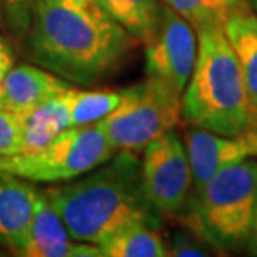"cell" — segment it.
Segmentation results:
<instances>
[{
	"instance_id": "obj_22",
	"label": "cell",
	"mask_w": 257,
	"mask_h": 257,
	"mask_svg": "<svg viewBox=\"0 0 257 257\" xmlns=\"http://www.w3.org/2000/svg\"><path fill=\"white\" fill-rule=\"evenodd\" d=\"M245 247L249 249V252L252 255H257V210L254 214V219H252V225H250V232H249V237H247V244Z\"/></svg>"
},
{
	"instance_id": "obj_24",
	"label": "cell",
	"mask_w": 257,
	"mask_h": 257,
	"mask_svg": "<svg viewBox=\"0 0 257 257\" xmlns=\"http://www.w3.org/2000/svg\"><path fill=\"white\" fill-rule=\"evenodd\" d=\"M5 52H12V50H10L7 42H5L2 37H0V54H5Z\"/></svg>"
},
{
	"instance_id": "obj_15",
	"label": "cell",
	"mask_w": 257,
	"mask_h": 257,
	"mask_svg": "<svg viewBox=\"0 0 257 257\" xmlns=\"http://www.w3.org/2000/svg\"><path fill=\"white\" fill-rule=\"evenodd\" d=\"M20 115H22L24 125L22 152L37 151L45 144H49L55 136L70 127L69 110L65 107L62 94Z\"/></svg>"
},
{
	"instance_id": "obj_25",
	"label": "cell",
	"mask_w": 257,
	"mask_h": 257,
	"mask_svg": "<svg viewBox=\"0 0 257 257\" xmlns=\"http://www.w3.org/2000/svg\"><path fill=\"white\" fill-rule=\"evenodd\" d=\"M249 4H250V7H252V10L257 14V0H249Z\"/></svg>"
},
{
	"instance_id": "obj_10",
	"label": "cell",
	"mask_w": 257,
	"mask_h": 257,
	"mask_svg": "<svg viewBox=\"0 0 257 257\" xmlns=\"http://www.w3.org/2000/svg\"><path fill=\"white\" fill-rule=\"evenodd\" d=\"M39 189L32 182L0 172V245L22 255L30 239Z\"/></svg>"
},
{
	"instance_id": "obj_8",
	"label": "cell",
	"mask_w": 257,
	"mask_h": 257,
	"mask_svg": "<svg viewBox=\"0 0 257 257\" xmlns=\"http://www.w3.org/2000/svg\"><path fill=\"white\" fill-rule=\"evenodd\" d=\"M146 74L184 94L197 59V34L186 19L162 4L157 24L146 40Z\"/></svg>"
},
{
	"instance_id": "obj_13",
	"label": "cell",
	"mask_w": 257,
	"mask_h": 257,
	"mask_svg": "<svg viewBox=\"0 0 257 257\" xmlns=\"http://www.w3.org/2000/svg\"><path fill=\"white\" fill-rule=\"evenodd\" d=\"M224 32L242 70L247 94L257 110V14L245 4L229 15Z\"/></svg>"
},
{
	"instance_id": "obj_19",
	"label": "cell",
	"mask_w": 257,
	"mask_h": 257,
	"mask_svg": "<svg viewBox=\"0 0 257 257\" xmlns=\"http://www.w3.org/2000/svg\"><path fill=\"white\" fill-rule=\"evenodd\" d=\"M169 254L176 257H207L224 254L217 245L202 232L192 227H181L172 232Z\"/></svg>"
},
{
	"instance_id": "obj_2",
	"label": "cell",
	"mask_w": 257,
	"mask_h": 257,
	"mask_svg": "<svg viewBox=\"0 0 257 257\" xmlns=\"http://www.w3.org/2000/svg\"><path fill=\"white\" fill-rule=\"evenodd\" d=\"M40 192L79 242L99 245L132 222L162 225V217L144 194L141 157L136 152L117 151L94 171Z\"/></svg>"
},
{
	"instance_id": "obj_1",
	"label": "cell",
	"mask_w": 257,
	"mask_h": 257,
	"mask_svg": "<svg viewBox=\"0 0 257 257\" xmlns=\"http://www.w3.org/2000/svg\"><path fill=\"white\" fill-rule=\"evenodd\" d=\"M24 37L34 64L82 87L119 70L136 44L99 0H34Z\"/></svg>"
},
{
	"instance_id": "obj_7",
	"label": "cell",
	"mask_w": 257,
	"mask_h": 257,
	"mask_svg": "<svg viewBox=\"0 0 257 257\" xmlns=\"http://www.w3.org/2000/svg\"><path fill=\"white\" fill-rule=\"evenodd\" d=\"M142 187L162 219L181 220L191 207L192 169L184 141L171 131L144 149Z\"/></svg>"
},
{
	"instance_id": "obj_12",
	"label": "cell",
	"mask_w": 257,
	"mask_h": 257,
	"mask_svg": "<svg viewBox=\"0 0 257 257\" xmlns=\"http://www.w3.org/2000/svg\"><path fill=\"white\" fill-rule=\"evenodd\" d=\"M25 257H102L97 244L79 242L67 232L62 219L39 191Z\"/></svg>"
},
{
	"instance_id": "obj_4",
	"label": "cell",
	"mask_w": 257,
	"mask_h": 257,
	"mask_svg": "<svg viewBox=\"0 0 257 257\" xmlns=\"http://www.w3.org/2000/svg\"><path fill=\"white\" fill-rule=\"evenodd\" d=\"M181 219L220 250L245 247L257 210V159L227 166L209 179Z\"/></svg>"
},
{
	"instance_id": "obj_20",
	"label": "cell",
	"mask_w": 257,
	"mask_h": 257,
	"mask_svg": "<svg viewBox=\"0 0 257 257\" xmlns=\"http://www.w3.org/2000/svg\"><path fill=\"white\" fill-rule=\"evenodd\" d=\"M22 115L12 110L0 109V159L12 157L22 152Z\"/></svg>"
},
{
	"instance_id": "obj_26",
	"label": "cell",
	"mask_w": 257,
	"mask_h": 257,
	"mask_svg": "<svg viewBox=\"0 0 257 257\" xmlns=\"http://www.w3.org/2000/svg\"><path fill=\"white\" fill-rule=\"evenodd\" d=\"M4 17V4H2V0H0V20H2Z\"/></svg>"
},
{
	"instance_id": "obj_5",
	"label": "cell",
	"mask_w": 257,
	"mask_h": 257,
	"mask_svg": "<svg viewBox=\"0 0 257 257\" xmlns=\"http://www.w3.org/2000/svg\"><path fill=\"white\" fill-rule=\"evenodd\" d=\"M117 152L99 122L65 128L37 151L0 159V172L32 182L64 184L94 171Z\"/></svg>"
},
{
	"instance_id": "obj_3",
	"label": "cell",
	"mask_w": 257,
	"mask_h": 257,
	"mask_svg": "<svg viewBox=\"0 0 257 257\" xmlns=\"http://www.w3.org/2000/svg\"><path fill=\"white\" fill-rule=\"evenodd\" d=\"M195 34L197 59L182 94V119L220 136L257 127V110L224 25L200 27Z\"/></svg>"
},
{
	"instance_id": "obj_21",
	"label": "cell",
	"mask_w": 257,
	"mask_h": 257,
	"mask_svg": "<svg viewBox=\"0 0 257 257\" xmlns=\"http://www.w3.org/2000/svg\"><path fill=\"white\" fill-rule=\"evenodd\" d=\"M4 15L7 19L10 30L17 35H25L30 25L32 17V5L34 0H2Z\"/></svg>"
},
{
	"instance_id": "obj_17",
	"label": "cell",
	"mask_w": 257,
	"mask_h": 257,
	"mask_svg": "<svg viewBox=\"0 0 257 257\" xmlns=\"http://www.w3.org/2000/svg\"><path fill=\"white\" fill-rule=\"evenodd\" d=\"M69 110L70 127L97 124L119 105L120 92L114 90H80L70 87L62 94Z\"/></svg>"
},
{
	"instance_id": "obj_9",
	"label": "cell",
	"mask_w": 257,
	"mask_h": 257,
	"mask_svg": "<svg viewBox=\"0 0 257 257\" xmlns=\"http://www.w3.org/2000/svg\"><path fill=\"white\" fill-rule=\"evenodd\" d=\"M194 191L199 192L220 169L247 159H257V127L235 136H220L205 128L189 125L184 131Z\"/></svg>"
},
{
	"instance_id": "obj_6",
	"label": "cell",
	"mask_w": 257,
	"mask_h": 257,
	"mask_svg": "<svg viewBox=\"0 0 257 257\" xmlns=\"http://www.w3.org/2000/svg\"><path fill=\"white\" fill-rule=\"evenodd\" d=\"M182 119V95L162 82L146 80L120 90V102L99 125L117 151L144 152Z\"/></svg>"
},
{
	"instance_id": "obj_14",
	"label": "cell",
	"mask_w": 257,
	"mask_h": 257,
	"mask_svg": "<svg viewBox=\"0 0 257 257\" xmlns=\"http://www.w3.org/2000/svg\"><path fill=\"white\" fill-rule=\"evenodd\" d=\"M102 257H166L169 245L161 227L149 222H132L99 244Z\"/></svg>"
},
{
	"instance_id": "obj_11",
	"label": "cell",
	"mask_w": 257,
	"mask_h": 257,
	"mask_svg": "<svg viewBox=\"0 0 257 257\" xmlns=\"http://www.w3.org/2000/svg\"><path fill=\"white\" fill-rule=\"evenodd\" d=\"M74 84L40 65L12 67L0 84V109L24 114L44 102L64 94Z\"/></svg>"
},
{
	"instance_id": "obj_16",
	"label": "cell",
	"mask_w": 257,
	"mask_h": 257,
	"mask_svg": "<svg viewBox=\"0 0 257 257\" xmlns=\"http://www.w3.org/2000/svg\"><path fill=\"white\" fill-rule=\"evenodd\" d=\"M99 4L137 42L149 39L162 9V0H99Z\"/></svg>"
},
{
	"instance_id": "obj_23",
	"label": "cell",
	"mask_w": 257,
	"mask_h": 257,
	"mask_svg": "<svg viewBox=\"0 0 257 257\" xmlns=\"http://www.w3.org/2000/svg\"><path fill=\"white\" fill-rule=\"evenodd\" d=\"M14 59H12V52H5L0 54V84L5 79V75L9 74V70L12 69Z\"/></svg>"
},
{
	"instance_id": "obj_18",
	"label": "cell",
	"mask_w": 257,
	"mask_h": 257,
	"mask_svg": "<svg viewBox=\"0 0 257 257\" xmlns=\"http://www.w3.org/2000/svg\"><path fill=\"white\" fill-rule=\"evenodd\" d=\"M162 4L176 10L197 30L207 25H224L229 15L249 0H162Z\"/></svg>"
}]
</instances>
